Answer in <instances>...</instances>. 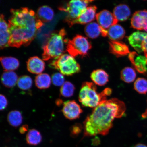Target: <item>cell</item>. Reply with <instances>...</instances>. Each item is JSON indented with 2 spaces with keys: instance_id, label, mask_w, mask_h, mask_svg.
Listing matches in <instances>:
<instances>
[{
  "instance_id": "1",
  "label": "cell",
  "mask_w": 147,
  "mask_h": 147,
  "mask_svg": "<svg viewBox=\"0 0 147 147\" xmlns=\"http://www.w3.org/2000/svg\"><path fill=\"white\" fill-rule=\"evenodd\" d=\"M126 110L124 103L116 98L102 102L94 108L92 113L84 120V136L107 135L113 127V121L122 117Z\"/></svg>"
},
{
  "instance_id": "2",
  "label": "cell",
  "mask_w": 147,
  "mask_h": 147,
  "mask_svg": "<svg viewBox=\"0 0 147 147\" xmlns=\"http://www.w3.org/2000/svg\"><path fill=\"white\" fill-rule=\"evenodd\" d=\"M8 20L10 33L9 45L19 47L27 46L36 37L38 29L44 24L34 11L27 8L12 9Z\"/></svg>"
},
{
  "instance_id": "3",
  "label": "cell",
  "mask_w": 147,
  "mask_h": 147,
  "mask_svg": "<svg viewBox=\"0 0 147 147\" xmlns=\"http://www.w3.org/2000/svg\"><path fill=\"white\" fill-rule=\"evenodd\" d=\"M66 36L67 32L64 28L51 33L43 46V60L56 59L63 54L65 49L67 51L65 46L69 40L66 38Z\"/></svg>"
},
{
  "instance_id": "4",
  "label": "cell",
  "mask_w": 147,
  "mask_h": 147,
  "mask_svg": "<svg viewBox=\"0 0 147 147\" xmlns=\"http://www.w3.org/2000/svg\"><path fill=\"white\" fill-rule=\"evenodd\" d=\"M112 92V90L107 88L98 93L94 84L84 82L82 84L79 93V101L83 106L94 108L107 100V97L111 95Z\"/></svg>"
},
{
  "instance_id": "5",
  "label": "cell",
  "mask_w": 147,
  "mask_h": 147,
  "mask_svg": "<svg viewBox=\"0 0 147 147\" xmlns=\"http://www.w3.org/2000/svg\"><path fill=\"white\" fill-rule=\"evenodd\" d=\"M49 67L57 69L62 74L71 76L78 73L80 67L74 57L68 54H63L49 64Z\"/></svg>"
},
{
  "instance_id": "6",
  "label": "cell",
  "mask_w": 147,
  "mask_h": 147,
  "mask_svg": "<svg viewBox=\"0 0 147 147\" xmlns=\"http://www.w3.org/2000/svg\"><path fill=\"white\" fill-rule=\"evenodd\" d=\"M92 46L87 38L77 35L71 40H69L67 45V51L73 57L87 55Z\"/></svg>"
},
{
  "instance_id": "7",
  "label": "cell",
  "mask_w": 147,
  "mask_h": 147,
  "mask_svg": "<svg viewBox=\"0 0 147 147\" xmlns=\"http://www.w3.org/2000/svg\"><path fill=\"white\" fill-rule=\"evenodd\" d=\"M92 1L73 0L68 3L65 7H60L59 9L67 13L64 21L71 27V24L87 8L88 4Z\"/></svg>"
},
{
  "instance_id": "8",
  "label": "cell",
  "mask_w": 147,
  "mask_h": 147,
  "mask_svg": "<svg viewBox=\"0 0 147 147\" xmlns=\"http://www.w3.org/2000/svg\"><path fill=\"white\" fill-rule=\"evenodd\" d=\"M62 111L64 116L72 120L79 118L83 112L80 106L75 100H68L64 102Z\"/></svg>"
},
{
  "instance_id": "9",
  "label": "cell",
  "mask_w": 147,
  "mask_h": 147,
  "mask_svg": "<svg viewBox=\"0 0 147 147\" xmlns=\"http://www.w3.org/2000/svg\"><path fill=\"white\" fill-rule=\"evenodd\" d=\"M96 18L98 24L103 30L106 31L113 26L117 24L118 22L113 13L106 10L97 14Z\"/></svg>"
},
{
  "instance_id": "10",
  "label": "cell",
  "mask_w": 147,
  "mask_h": 147,
  "mask_svg": "<svg viewBox=\"0 0 147 147\" xmlns=\"http://www.w3.org/2000/svg\"><path fill=\"white\" fill-rule=\"evenodd\" d=\"M129 59L134 68L138 72L147 75V61L146 57L139 55L135 51L130 52L128 55Z\"/></svg>"
},
{
  "instance_id": "11",
  "label": "cell",
  "mask_w": 147,
  "mask_h": 147,
  "mask_svg": "<svg viewBox=\"0 0 147 147\" xmlns=\"http://www.w3.org/2000/svg\"><path fill=\"white\" fill-rule=\"evenodd\" d=\"M131 27L138 30H147V10L136 11L131 20Z\"/></svg>"
},
{
  "instance_id": "12",
  "label": "cell",
  "mask_w": 147,
  "mask_h": 147,
  "mask_svg": "<svg viewBox=\"0 0 147 147\" xmlns=\"http://www.w3.org/2000/svg\"><path fill=\"white\" fill-rule=\"evenodd\" d=\"M97 7L95 5L88 7L86 10L74 21L71 26L76 24H86L91 22L96 18Z\"/></svg>"
},
{
  "instance_id": "13",
  "label": "cell",
  "mask_w": 147,
  "mask_h": 147,
  "mask_svg": "<svg viewBox=\"0 0 147 147\" xmlns=\"http://www.w3.org/2000/svg\"><path fill=\"white\" fill-rule=\"evenodd\" d=\"M10 33L8 24L4 19V16L1 14L0 17V46L1 49L9 47Z\"/></svg>"
},
{
  "instance_id": "14",
  "label": "cell",
  "mask_w": 147,
  "mask_h": 147,
  "mask_svg": "<svg viewBox=\"0 0 147 147\" xmlns=\"http://www.w3.org/2000/svg\"><path fill=\"white\" fill-rule=\"evenodd\" d=\"M110 52L117 57H120L129 54L130 53L126 44L119 41L109 42Z\"/></svg>"
},
{
  "instance_id": "15",
  "label": "cell",
  "mask_w": 147,
  "mask_h": 147,
  "mask_svg": "<svg viewBox=\"0 0 147 147\" xmlns=\"http://www.w3.org/2000/svg\"><path fill=\"white\" fill-rule=\"evenodd\" d=\"M147 36V33L137 31L133 32L128 37L130 45L139 54L143 52L142 44Z\"/></svg>"
},
{
  "instance_id": "16",
  "label": "cell",
  "mask_w": 147,
  "mask_h": 147,
  "mask_svg": "<svg viewBox=\"0 0 147 147\" xmlns=\"http://www.w3.org/2000/svg\"><path fill=\"white\" fill-rule=\"evenodd\" d=\"M84 32L86 36L92 39L96 38L101 34L104 37L107 36L108 31L103 30L98 23L95 22L90 23L86 25Z\"/></svg>"
},
{
  "instance_id": "17",
  "label": "cell",
  "mask_w": 147,
  "mask_h": 147,
  "mask_svg": "<svg viewBox=\"0 0 147 147\" xmlns=\"http://www.w3.org/2000/svg\"><path fill=\"white\" fill-rule=\"evenodd\" d=\"M27 69L31 73L40 74L45 69V62L37 56L29 58L27 62Z\"/></svg>"
},
{
  "instance_id": "18",
  "label": "cell",
  "mask_w": 147,
  "mask_h": 147,
  "mask_svg": "<svg viewBox=\"0 0 147 147\" xmlns=\"http://www.w3.org/2000/svg\"><path fill=\"white\" fill-rule=\"evenodd\" d=\"M113 14L117 21H124L127 20L131 14L129 7L125 4L117 5L113 10Z\"/></svg>"
},
{
  "instance_id": "19",
  "label": "cell",
  "mask_w": 147,
  "mask_h": 147,
  "mask_svg": "<svg viewBox=\"0 0 147 147\" xmlns=\"http://www.w3.org/2000/svg\"><path fill=\"white\" fill-rule=\"evenodd\" d=\"M91 78L95 84L99 86H104L109 81V75L104 70L97 69L92 71Z\"/></svg>"
},
{
  "instance_id": "20",
  "label": "cell",
  "mask_w": 147,
  "mask_h": 147,
  "mask_svg": "<svg viewBox=\"0 0 147 147\" xmlns=\"http://www.w3.org/2000/svg\"><path fill=\"white\" fill-rule=\"evenodd\" d=\"M125 34L123 27L117 24L108 29L107 36L111 41H119L124 38Z\"/></svg>"
},
{
  "instance_id": "21",
  "label": "cell",
  "mask_w": 147,
  "mask_h": 147,
  "mask_svg": "<svg viewBox=\"0 0 147 147\" xmlns=\"http://www.w3.org/2000/svg\"><path fill=\"white\" fill-rule=\"evenodd\" d=\"M1 82L5 87L11 88L16 86L18 80L17 74L13 71H5L2 75Z\"/></svg>"
},
{
  "instance_id": "22",
  "label": "cell",
  "mask_w": 147,
  "mask_h": 147,
  "mask_svg": "<svg viewBox=\"0 0 147 147\" xmlns=\"http://www.w3.org/2000/svg\"><path fill=\"white\" fill-rule=\"evenodd\" d=\"M54 11L47 5H43L38 9L36 15L42 22H48L51 21L54 16Z\"/></svg>"
},
{
  "instance_id": "23",
  "label": "cell",
  "mask_w": 147,
  "mask_h": 147,
  "mask_svg": "<svg viewBox=\"0 0 147 147\" xmlns=\"http://www.w3.org/2000/svg\"><path fill=\"white\" fill-rule=\"evenodd\" d=\"M0 60L5 71H12L19 67V62L18 60L13 57H1Z\"/></svg>"
},
{
  "instance_id": "24",
  "label": "cell",
  "mask_w": 147,
  "mask_h": 147,
  "mask_svg": "<svg viewBox=\"0 0 147 147\" xmlns=\"http://www.w3.org/2000/svg\"><path fill=\"white\" fill-rule=\"evenodd\" d=\"M35 82L36 87L38 89H47L50 87L51 79L50 76L47 74H40L36 77Z\"/></svg>"
},
{
  "instance_id": "25",
  "label": "cell",
  "mask_w": 147,
  "mask_h": 147,
  "mask_svg": "<svg viewBox=\"0 0 147 147\" xmlns=\"http://www.w3.org/2000/svg\"><path fill=\"white\" fill-rule=\"evenodd\" d=\"M23 117L22 113L18 110H13L8 113L7 120L9 124L14 127H17L23 122Z\"/></svg>"
},
{
  "instance_id": "26",
  "label": "cell",
  "mask_w": 147,
  "mask_h": 147,
  "mask_svg": "<svg viewBox=\"0 0 147 147\" xmlns=\"http://www.w3.org/2000/svg\"><path fill=\"white\" fill-rule=\"evenodd\" d=\"M42 139L41 133L34 129L29 130L26 135L27 142L29 145L36 146L39 144L41 142Z\"/></svg>"
},
{
  "instance_id": "27",
  "label": "cell",
  "mask_w": 147,
  "mask_h": 147,
  "mask_svg": "<svg viewBox=\"0 0 147 147\" xmlns=\"http://www.w3.org/2000/svg\"><path fill=\"white\" fill-rule=\"evenodd\" d=\"M121 78L123 81L127 83L133 82L136 78V73L131 67L124 68L121 72Z\"/></svg>"
},
{
  "instance_id": "28",
  "label": "cell",
  "mask_w": 147,
  "mask_h": 147,
  "mask_svg": "<svg viewBox=\"0 0 147 147\" xmlns=\"http://www.w3.org/2000/svg\"><path fill=\"white\" fill-rule=\"evenodd\" d=\"M74 85L70 82L67 81L64 83L60 89V95L66 98L73 96L75 90Z\"/></svg>"
},
{
  "instance_id": "29",
  "label": "cell",
  "mask_w": 147,
  "mask_h": 147,
  "mask_svg": "<svg viewBox=\"0 0 147 147\" xmlns=\"http://www.w3.org/2000/svg\"><path fill=\"white\" fill-rule=\"evenodd\" d=\"M17 85L18 88L23 90H27L32 87L33 82L32 78L28 75H23L18 78Z\"/></svg>"
},
{
  "instance_id": "30",
  "label": "cell",
  "mask_w": 147,
  "mask_h": 147,
  "mask_svg": "<svg viewBox=\"0 0 147 147\" xmlns=\"http://www.w3.org/2000/svg\"><path fill=\"white\" fill-rule=\"evenodd\" d=\"M134 89L141 94H146L147 93V80L143 78H139L134 84Z\"/></svg>"
},
{
  "instance_id": "31",
  "label": "cell",
  "mask_w": 147,
  "mask_h": 147,
  "mask_svg": "<svg viewBox=\"0 0 147 147\" xmlns=\"http://www.w3.org/2000/svg\"><path fill=\"white\" fill-rule=\"evenodd\" d=\"M51 80L53 84L56 86H62L64 82V78L63 74L59 73L54 74L52 75Z\"/></svg>"
},
{
  "instance_id": "32",
  "label": "cell",
  "mask_w": 147,
  "mask_h": 147,
  "mask_svg": "<svg viewBox=\"0 0 147 147\" xmlns=\"http://www.w3.org/2000/svg\"><path fill=\"white\" fill-rule=\"evenodd\" d=\"M82 125L80 124L76 123L73 125L70 128L71 136L75 137L78 136L82 131Z\"/></svg>"
},
{
  "instance_id": "33",
  "label": "cell",
  "mask_w": 147,
  "mask_h": 147,
  "mask_svg": "<svg viewBox=\"0 0 147 147\" xmlns=\"http://www.w3.org/2000/svg\"><path fill=\"white\" fill-rule=\"evenodd\" d=\"M1 111L5 110L8 105V101L5 95H1Z\"/></svg>"
},
{
  "instance_id": "34",
  "label": "cell",
  "mask_w": 147,
  "mask_h": 147,
  "mask_svg": "<svg viewBox=\"0 0 147 147\" xmlns=\"http://www.w3.org/2000/svg\"><path fill=\"white\" fill-rule=\"evenodd\" d=\"M142 49L143 52L144 53L145 57L147 58V36L143 42Z\"/></svg>"
},
{
  "instance_id": "35",
  "label": "cell",
  "mask_w": 147,
  "mask_h": 147,
  "mask_svg": "<svg viewBox=\"0 0 147 147\" xmlns=\"http://www.w3.org/2000/svg\"><path fill=\"white\" fill-rule=\"evenodd\" d=\"M28 126L27 125H23L19 129L20 133L21 134H25L28 131Z\"/></svg>"
},
{
  "instance_id": "36",
  "label": "cell",
  "mask_w": 147,
  "mask_h": 147,
  "mask_svg": "<svg viewBox=\"0 0 147 147\" xmlns=\"http://www.w3.org/2000/svg\"><path fill=\"white\" fill-rule=\"evenodd\" d=\"M100 139L98 137H95V138L93 139L92 144L95 146H97L100 143Z\"/></svg>"
},
{
  "instance_id": "37",
  "label": "cell",
  "mask_w": 147,
  "mask_h": 147,
  "mask_svg": "<svg viewBox=\"0 0 147 147\" xmlns=\"http://www.w3.org/2000/svg\"><path fill=\"white\" fill-rule=\"evenodd\" d=\"M63 103V100H61V99H58L56 101V104L58 106H61Z\"/></svg>"
},
{
  "instance_id": "38",
  "label": "cell",
  "mask_w": 147,
  "mask_h": 147,
  "mask_svg": "<svg viewBox=\"0 0 147 147\" xmlns=\"http://www.w3.org/2000/svg\"><path fill=\"white\" fill-rule=\"evenodd\" d=\"M141 116H142V118L143 119H146L147 117V108L144 113L142 114Z\"/></svg>"
},
{
  "instance_id": "39",
  "label": "cell",
  "mask_w": 147,
  "mask_h": 147,
  "mask_svg": "<svg viewBox=\"0 0 147 147\" xmlns=\"http://www.w3.org/2000/svg\"><path fill=\"white\" fill-rule=\"evenodd\" d=\"M134 147H147V146L146 145L139 143V144L136 145Z\"/></svg>"
},
{
  "instance_id": "40",
  "label": "cell",
  "mask_w": 147,
  "mask_h": 147,
  "mask_svg": "<svg viewBox=\"0 0 147 147\" xmlns=\"http://www.w3.org/2000/svg\"><path fill=\"white\" fill-rule=\"evenodd\" d=\"M146 32H147V30H146Z\"/></svg>"
},
{
  "instance_id": "41",
  "label": "cell",
  "mask_w": 147,
  "mask_h": 147,
  "mask_svg": "<svg viewBox=\"0 0 147 147\" xmlns=\"http://www.w3.org/2000/svg\"><path fill=\"white\" fill-rule=\"evenodd\" d=\"M146 59H147V58H146Z\"/></svg>"
}]
</instances>
